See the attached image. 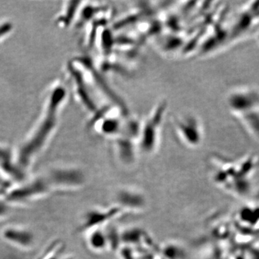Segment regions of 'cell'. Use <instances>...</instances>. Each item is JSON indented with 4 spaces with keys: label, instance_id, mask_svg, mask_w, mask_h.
<instances>
[{
    "label": "cell",
    "instance_id": "6da1fadb",
    "mask_svg": "<svg viewBox=\"0 0 259 259\" xmlns=\"http://www.w3.org/2000/svg\"><path fill=\"white\" fill-rule=\"evenodd\" d=\"M68 98L67 88L61 81L51 83L45 93L41 109L33 125L25 136L15 159L24 169L31 166L46 151L57 131Z\"/></svg>",
    "mask_w": 259,
    "mask_h": 259
},
{
    "label": "cell",
    "instance_id": "7a4b0ae2",
    "mask_svg": "<svg viewBox=\"0 0 259 259\" xmlns=\"http://www.w3.org/2000/svg\"><path fill=\"white\" fill-rule=\"evenodd\" d=\"M166 107V102H160L141 124L137 140L138 148L141 152L150 154L156 151Z\"/></svg>",
    "mask_w": 259,
    "mask_h": 259
},
{
    "label": "cell",
    "instance_id": "3957f363",
    "mask_svg": "<svg viewBox=\"0 0 259 259\" xmlns=\"http://www.w3.org/2000/svg\"><path fill=\"white\" fill-rule=\"evenodd\" d=\"M175 132L181 141L189 146H197L202 138L199 122L193 117H177L174 120Z\"/></svg>",
    "mask_w": 259,
    "mask_h": 259
},
{
    "label": "cell",
    "instance_id": "277c9868",
    "mask_svg": "<svg viewBox=\"0 0 259 259\" xmlns=\"http://www.w3.org/2000/svg\"><path fill=\"white\" fill-rule=\"evenodd\" d=\"M3 236L8 243L22 249L30 248L34 243L31 232L24 227L13 226L5 228Z\"/></svg>",
    "mask_w": 259,
    "mask_h": 259
},
{
    "label": "cell",
    "instance_id": "5b68a950",
    "mask_svg": "<svg viewBox=\"0 0 259 259\" xmlns=\"http://www.w3.org/2000/svg\"><path fill=\"white\" fill-rule=\"evenodd\" d=\"M80 2H67L63 6L55 18L56 25L61 28H67L76 21L80 8Z\"/></svg>",
    "mask_w": 259,
    "mask_h": 259
},
{
    "label": "cell",
    "instance_id": "8992f818",
    "mask_svg": "<svg viewBox=\"0 0 259 259\" xmlns=\"http://www.w3.org/2000/svg\"><path fill=\"white\" fill-rule=\"evenodd\" d=\"M13 30V24L9 20H0V44L5 41Z\"/></svg>",
    "mask_w": 259,
    "mask_h": 259
}]
</instances>
